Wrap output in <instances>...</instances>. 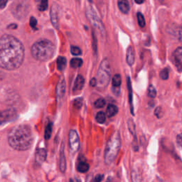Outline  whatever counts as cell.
<instances>
[{"label":"cell","mask_w":182,"mask_h":182,"mask_svg":"<svg viewBox=\"0 0 182 182\" xmlns=\"http://www.w3.org/2000/svg\"><path fill=\"white\" fill-rule=\"evenodd\" d=\"M24 45L15 36L5 34L0 38V67L13 71L19 68L24 59Z\"/></svg>","instance_id":"obj_1"},{"label":"cell","mask_w":182,"mask_h":182,"mask_svg":"<svg viewBox=\"0 0 182 182\" xmlns=\"http://www.w3.org/2000/svg\"><path fill=\"white\" fill-rule=\"evenodd\" d=\"M8 142L15 150H28L34 142L31 127L27 125H19L13 127L8 135Z\"/></svg>","instance_id":"obj_2"},{"label":"cell","mask_w":182,"mask_h":182,"mask_svg":"<svg viewBox=\"0 0 182 182\" xmlns=\"http://www.w3.org/2000/svg\"><path fill=\"white\" fill-rule=\"evenodd\" d=\"M55 45L49 40L41 39L34 43L31 52L33 57L39 61H47L51 58L55 53Z\"/></svg>","instance_id":"obj_3"},{"label":"cell","mask_w":182,"mask_h":182,"mask_svg":"<svg viewBox=\"0 0 182 182\" xmlns=\"http://www.w3.org/2000/svg\"><path fill=\"white\" fill-rule=\"evenodd\" d=\"M121 147V140L118 132H115L107 142L104 159L106 164L110 165L115 161Z\"/></svg>","instance_id":"obj_4"},{"label":"cell","mask_w":182,"mask_h":182,"mask_svg":"<svg viewBox=\"0 0 182 182\" xmlns=\"http://www.w3.org/2000/svg\"><path fill=\"white\" fill-rule=\"evenodd\" d=\"M111 68L108 60L105 58L102 61L100 66H99L96 81L97 85L99 90H104L108 86L110 81Z\"/></svg>","instance_id":"obj_5"},{"label":"cell","mask_w":182,"mask_h":182,"mask_svg":"<svg viewBox=\"0 0 182 182\" xmlns=\"http://www.w3.org/2000/svg\"><path fill=\"white\" fill-rule=\"evenodd\" d=\"M86 16L91 23V24L94 26L95 28L97 29L103 35H104L105 33V28H104V26L100 19V18L98 17V16L95 13V10L91 7L88 8L86 10Z\"/></svg>","instance_id":"obj_6"},{"label":"cell","mask_w":182,"mask_h":182,"mask_svg":"<svg viewBox=\"0 0 182 182\" xmlns=\"http://www.w3.org/2000/svg\"><path fill=\"white\" fill-rule=\"evenodd\" d=\"M69 147L72 153H76L80 147V140L78 133L75 130H71L69 132Z\"/></svg>","instance_id":"obj_7"},{"label":"cell","mask_w":182,"mask_h":182,"mask_svg":"<svg viewBox=\"0 0 182 182\" xmlns=\"http://www.w3.org/2000/svg\"><path fill=\"white\" fill-rule=\"evenodd\" d=\"M17 112L14 109H7L0 112V125L12 121L17 118Z\"/></svg>","instance_id":"obj_8"},{"label":"cell","mask_w":182,"mask_h":182,"mask_svg":"<svg viewBox=\"0 0 182 182\" xmlns=\"http://www.w3.org/2000/svg\"><path fill=\"white\" fill-rule=\"evenodd\" d=\"M173 61L179 71H182V46L178 47L173 53Z\"/></svg>","instance_id":"obj_9"},{"label":"cell","mask_w":182,"mask_h":182,"mask_svg":"<svg viewBox=\"0 0 182 182\" xmlns=\"http://www.w3.org/2000/svg\"><path fill=\"white\" fill-rule=\"evenodd\" d=\"M51 20L53 26L56 29L59 28V21H58V7L56 4H53L50 12Z\"/></svg>","instance_id":"obj_10"},{"label":"cell","mask_w":182,"mask_h":182,"mask_svg":"<svg viewBox=\"0 0 182 182\" xmlns=\"http://www.w3.org/2000/svg\"><path fill=\"white\" fill-rule=\"evenodd\" d=\"M66 91V84L63 78H61L59 82H58L57 88H56V95H57V98L58 101L61 102V100L63 98L64 95H65Z\"/></svg>","instance_id":"obj_11"},{"label":"cell","mask_w":182,"mask_h":182,"mask_svg":"<svg viewBox=\"0 0 182 182\" xmlns=\"http://www.w3.org/2000/svg\"><path fill=\"white\" fill-rule=\"evenodd\" d=\"M117 5L119 9L123 14H128L130 9V6L128 0H117Z\"/></svg>","instance_id":"obj_12"},{"label":"cell","mask_w":182,"mask_h":182,"mask_svg":"<svg viewBox=\"0 0 182 182\" xmlns=\"http://www.w3.org/2000/svg\"><path fill=\"white\" fill-rule=\"evenodd\" d=\"M126 60L127 63L129 66H132L135 61V56L134 49L132 46H129L127 50V55H126Z\"/></svg>","instance_id":"obj_13"},{"label":"cell","mask_w":182,"mask_h":182,"mask_svg":"<svg viewBox=\"0 0 182 182\" xmlns=\"http://www.w3.org/2000/svg\"><path fill=\"white\" fill-rule=\"evenodd\" d=\"M46 154V151L45 149L41 148L37 149L36 152V161L39 163V164H41V163L45 161L47 155Z\"/></svg>","instance_id":"obj_14"},{"label":"cell","mask_w":182,"mask_h":182,"mask_svg":"<svg viewBox=\"0 0 182 182\" xmlns=\"http://www.w3.org/2000/svg\"><path fill=\"white\" fill-rule=\"evenodd\" d=\"M84 84H85L84 78L81 76V75H79V76H78L76 81H75L73 90L79 91L82 90V88L84 86Z\"/></svg>","instance_id":"obj_15"},{"label":"cell","mask_w":182,"mask_h":182,"mask_svg":"<svg viewBox=\"0 0 182 182\" xmlns=\"http://www.w3.org/2000/svg\"><path fill=\"white\" fill-rule=\"evenodd\" d=\"M59 168L61 172H65L66 169V161L65 154H64V149H63V144L61 147V150L60 153V162H59Z\"/></svg>","instance_id":"obj_16"},{"label":"cell","mask_w":182,"mask_h":182,"mask_svg":"<svg viewBox=\"0 0 182 182\" xmlns=\"http://www.w3.org/2000/svg\"><path fill=\"white\" fill-rule=\"evenodd\" d=\"M89 164L85 162V160H81L78 163L77 165V170L81 173H85L89 170Z\"/></svg>","instance_id":"obj_17"},{"label":"cell","mask_w":182,"mask_h":182,"mask_svg":"<svg viewBox=\"0 0 182 182\" xmlns=\"http://www.w3.org/2000/svg\"><path fill=\"white\" fill-rule=\"evenodd\" d=\"M117 112H118V108L113 104H110L106 110V115L109 117H112L116 115Z\"/></svg>","instance_id":"obj_18"},{"label":"cell","mask_w":182,"mask_h":182,"mask_svg":"<svg viewBox=\"0 0 182 182\" xmlns=\"http://www.w3.org/2000/svg\"><path fill=\"white\" fill-rule=\"evenodd\" d=\"M127 88L128 90H129V100L130 104V111L132 114L134 115V107L132 103V85H131V81L130 78H127Z\"/></svg>","instance_id":"obj_19"},{"label":"cell","mask_w":182,"mask_h":182,"mask_svg":"<svg viewBox=\"0 0 182 182\" xmlns=\"http://www.w3.org/2000/svg\"><path fill=\"white\" fill-rule=\"evenodd\" d=\"M66 66V59L63 56H60L57 59V68L59 71H63Z\"/></svg>","instance_id":"obj_20"},{"label":"cell","mask_w":182,"mask_h":182,"mask_svg":"<svg viewBox=\"0 0 182 182\" xmlns=\"http://www.w3.org/2000/svg\"><path fill=\"white\" fill-rule=\"evenodd\" d=\"M121 83H122V78L120 75V74L115 75L112 80V86L114 88H119L120 87V85H121Z\"/></svg>","instance_id":"obj_21"},{"label":"cell","mask_w":182,"mask_h":182,"mask_svg":"<svg viewBox=\"0 0 182 182\" xmlns=\"http://www.w3.org/2000/svg\"><path fill=\"white\" fill-rule=\"evenodd\" d=\"M83 65V60L79 58H73L71 61V66L73 68H80Z\"/></svg>","instance_id":"obj_22"},{"label":"cell","mask_w":182,"mask_h":182,"mask_svg":"<svg viewBox=\"0 0 182 182\" xmlns=\"http://www.w3.org/2000/svg\"><path fill=\"white\" fill-rule=\"evenodd\" d=\"M95 118H96V120H97V122L98 123L103 124V123L105 122L106 115L103 112H98V114L96 115Z\"/></svg>","instance_id":"obj_23"},{"label":"cell","mask_w":182,"mask_h":182,"mask_svg":"<svg viewBox=\"0 0 182 182\" xmlns=\"http://www.w3.org/2000/svg\"><path fill=\"white\" fill-rule=\"evenodd\" d=\"M136 17H137V20H138V24L139 26H140L141 28L144 27L145 26V19H144V17L143 14L140 12H138L137 14H136Z\"/></svg>","instance_id":"obj_24"},{"label":"cell","mask_w":182,"mask_h":182,"mask_svg":"<svg viewBox=\"0 0 182 182\" xmlns=\"http://www.w3.org/2000/svg\"><path fill=\"white\" fill-rule=\"evenodd\" d=\"M51 132H52V125L51 123H49L47 125L46 128L45 130V139L46 140H49V139L51 137Z\"/></svg>","instance_id":"obj_25"},{"label":"cell","mask_w":182,"mask_h":182,"mask_svg":"<svg viewBox=\"0 0 182 182\" xmlns=\"http://www.w3.org/2000/svg\"><path fill=\"white\" fill-rule=\"evenodd\" d=\"M38 8L39 10L41 11V12H44L48 9V5H49V2H48V0H41Z\"/></svg>","instance_id":"obj_26"},{"label":"cell","mask_w":182,"mask_h":182,"mask_svg":"<svg viewBox=\"0 0 182 182\" xmlns=\"http://www.w3.org/2000/svg\"><path fill=\"white\" fill-rule=\"evenodd\" d=\"M105 100L103 98H98L97 100L95 102L94 105L96 108H102L105 105Z\"/></svg>","instance_id":"obj_27"},{"label":"cell","mask_w":182,"mask_h":182,"mask_svg":"<svg viewBox=\"0 0 182 182\" xmlns=\"http://www.w3.org/2000/svg\"><path fill=\"white\" fill-rule=\"evenodd\" d=\"M148 95L152 98H154L157 96V90L152 85H149L148 88Z\"/></svg>","instance_id":"obj_28"},{"label":"cell","mask_w":182,"mask_h":182,"mask_svg":"<svg viewBox=\"0 0 182 182\" xmlns=\"http://www.w3.org/2000/svg\"><path fill=\"white\" fill-rule=\"evenodd\" d=\"M169 69L168 68H164L163 70L160 71L159 76L162 80H167L169 78Z\"/></svg>","instance_id":"obj_29"},{"label":"cell","mask_w":182,"mask_h":182,"mask_svg":"<svg viewBox=\"0 0 182 182\" xmlns=\"http://www.w3.org/2000/svg\"><path fill=\"white\" fill-rule=\"evenodd\" d=\"M71 52L73 56H80L81 54V50L79 47L74 46H72L71 47Z\"/></svg>","instance_id":"obj_30"},{"label":"cell","mask_w":182,"mask_h":182,"mask_svg":"<svg viewBox=\"0 0 182 182\" xmlns=\"http://www.w3.org/2000/svg\"><path fill=\"white\" fill-rule=\"evenodd\" d=\"M154 114L158 118H161V117H162V116L164 115V112H163L161 107H158V108L155 109Z\"/></svg>","instance_id":"obj_31"},{"label":"cell","mask_w":182,"mask_h":182,"mask_svg":"<svg viewBox=\"0 0 182 182\" xmlns=\"http://www.w3.org/2000/svg\"><path fill=\"white\" fill-rule=\"evenodd\" d=\"M128 127H129L130 132L133 135H135V125L132 120H130L128 121Z\"/></svg>","instance_id":"obj_32"},{"label":"cell","mask_w":182,"mask_h":182,"mask_svg":"<svg viewBox=\"0 0 182 182\" xmlns=\"http://www.w3.org/2000/svg\"><path fill=\"white\" fill-rule=\"evenodd\" d=\"M30 26L31 28H33L34 29H36V26H37V20L35 17H31L30 19Z\"/></svg>","instance_id":"obj_33"},{"label":"cell","mask_w":182,"mask_h":182,"mask_svg":"<svg viewBox=\"0 0 182 182\" xmlns=\"http://www.w3.org/2000/svg\"><path fill=\"white\" fill-rule=\"evenodd\" d=\"M8 0H0V9H4L6 7Z\"/></svg>","instance_id":"obj_34"},{"label":"cell","mask_w":182,"mask_h":182,"mask_svg":"<svg viewBox=\"0 0 182 182\" xmlns=\"http://www.w3.org/2000/svg\"><path fill=\"white\" fill-rule=\"evenodd\" d=\"M103 175L98 174L95 176V178L94 179V181L96 182H100L103 180Z\"/></svg>","instance_id":"obj_35"},{"label":"cell","mask_w":182,"mask_h":182,"mask_svg":"<svg viewBox=\"0 0 182 182\" xmlns=\"http://www.w3.org/2000/svg\"><path fill=\"white\" fill-rule=\"evenodd\" d=\"M176 141L180 146H182V135H179L176 136Z\"/></svg>","instance_id":"obj_36"},{"label":"cell","mask_w":182,"mask_h":182,"mask_svg":"<svg viewBox=\"0 0 182 182\" xmlns=\"http://www.w3.org/2000/svg\"><path fill=\"white\" fill-rule=\"evenodd\" d=\"M90 85H91V86H93V87H95L97 85V81H96V78H93L92 80H91Z\"/></svg>","instance_id":"obj_37"},{"label":"cell","mask_w":182,"mask_h":182,"mask_svg":"<svg viewBox=\"0 0 182 182\" xmlns=\"http://www.w3.org/2000/svg\"><path fill=\"white\" fill-rule=\"evenodd\" d=\"M178 38L179 40L180 41H182V28L180 29V30L179 31V34H178Z\"/></svg>","instance_id":"obj_38"},{"label":"cell","mask_w":182,"mask_h":182,"mask_svg":"<svg viewBox=\"0 0 182 182\" xmlns=\"http://www.w3.org/2000/svg\"><path fill=\"white\" fill-rule=\"evenodd\" d=\"M144 1H145V0H135V2H136V4H139L144 3Z\"/></svg>","instance_id":"obj_39"},{"label":"cell","mask_w":182,"mask_h":182,"mask_svg":"<svg viewBox=\"0 0 182 182\" xmlns=\"http://www.w3.org/2000/svg\"><path fill=\"white\" fill-rule=\"evenodd\" d=\"M8 28H9V29H16V28H17V25H16V24H12V25H10V26H8Z\"/></svg>","instance_id":"obj_40"},{"label":"cell","mask_w":182,"mask_h":182,"mask_svg":"<svg viewBox=\"0 0 182 182\" xmlns=\"http://www.w3.org/2000/svg\"><path fill=\"white\" fill-rule=\"evenodd\" d=\"M35 1L36 2H40V1H41V0H35Z\"/></svg>","instance_id":"obj_41"},{"label":"cell","mask_w":182,"mask_h":182,"mask_svg":"<svg viewBox=\"0 0 182 182\" xmlns=\"http://www.w3.org/2000/svg\"><path fill=\"white\" fill-rule=\"evenodd\" d=\"M89 2H92V0H89Z\"/></svg>","instance_id":"obj_42"}]
</instances>
